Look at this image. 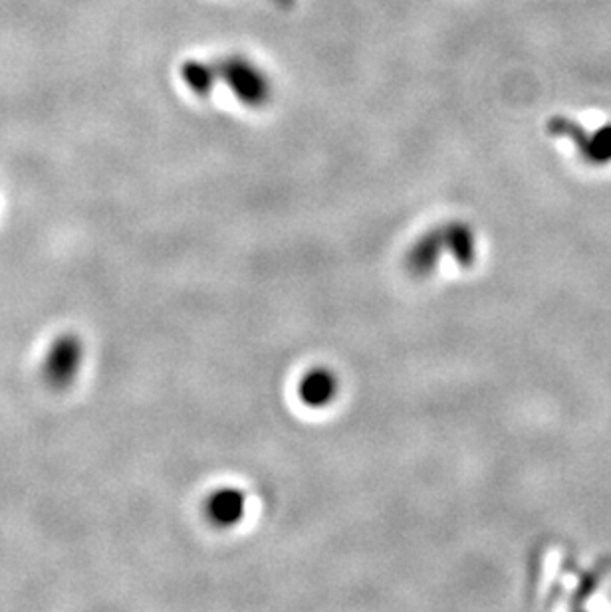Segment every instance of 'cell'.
I'll list each match as a JSON object with an SVG mask.
<instances>
[{
    "instance_id": "cell-7",
    "label": "cell",
    "mask_w": 611,
    "mask_h": 612,
    "mask_svg": "<svg viewBox=\"0 0 611 612\" xmlns=\"http://www.w3.org/2000/svg\"><path fill=\"white\" fill-rule=\"evenodd\" d=\"M276 4H282V7H291L292 0H274Z\"/></svg>"
},
{
    "instance_id": "cell-2",
    "label": "cell",
    "mask_w": 611,
    "mask_h": 612,
    "mask_svg": "<svg viewBox=\"0 0 611 612\" xmlns=\"http://www.w3.org/2000/svg\"><path fill=\"white\" fill-rule=\"evenodd\" d=\"M212 64L217 69L219 81L227 84L232 96L239 99L244 108L262 109L271 103V79L252 59L241 54H229Z\"/></svg>"
},
{
    "instance_id": "cell-1",
    "label": "cell",
    "mask_w": 611,
    "mask_h": 612,
    "mask_svg": "<svg viewBox=\"0 0 611 612\" xmlns=\"http://www.w3.org/2000/svg\"><path fill=\"white\" fill-rule=\"evenodd\" d=\"M445 254H449L461 266L471 264L477 256V240L469 225L451 222L429 230L425 237L413 244L410 252V266L415 274H432L433 270H437Z\"/></svg>"
},
{
    "instance_id": "cell-3",
    "label": "cell",
    "mask_w": 611,
    "mask_h": 612,
    "mask_svg": "<svg viewBox=\"0 0 611 612\" xmlns=\"http://www.w3.org/2000/svg\"><path fill=\"white\" fill-rule=\"evenodd\" d=\"M548 131L554 138L570 139L586 163L590 165L611 163V123L601 125L596 131H586L580 123L556 116L548 121Z\"/></svg>"
},
{
    "instance_id": "cell-4",
    "label": "cell",
    "mask_w": 611,
    "mask_h": 612,
    "mask_svg": "<svg viewBox=\"0 0 611 612\" xmlns=\"http://www.w3.org/2000/svg\"><path fill=\"white\" fill-rule=\"evenodd\" d=\"M340 395V379L328 367H314L302 375L298 396L308 408H326Z\"/></svg>"
},
{
    "instance_id": "cell-5",
    "label": "cell",
    "mask_w": 611,
    "mask_h": 612,
    "mask_svg": "<svg viewBox=\"0 0 611 612\" xmlns=\"http://www.w3.org/2000/svg\"><path fill=\"white\" fill-rule=\"evenodd\" d=\"M247 514V494L239 488H219L205 500V515L217 527L241 524Z\"/></svg>"
},
{
    "instance_id": "cell-6",
    "label": "cell",
    "mask_w": 611,
    "mask_h": 612,
    "mask_svg": "<svg viewBox=\"0 0 611 612\" xmlns=\"http://www.w3.org/2000/svg\"><path fill=\"white\" fill-rule=\"evenodd\" d=\"M181 79L187 86L193 96L197 98H209L215 86L219 81L217 69L211 62H203V59H185L181 64Z\"/></svg>"
}]
</instances>
